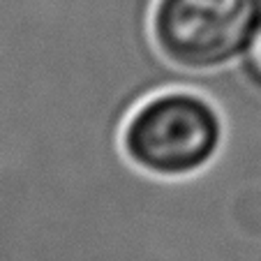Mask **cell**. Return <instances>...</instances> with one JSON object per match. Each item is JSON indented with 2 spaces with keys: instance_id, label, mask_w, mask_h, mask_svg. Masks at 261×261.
Here are the masks:
<instances>
[{
  "instance_id": "cell-1",
  "label": "cell",
  "mask_w": 261,
  "mask_h": 261,
  "mask_svg": "<svg viewBox=\"0 0 261 261\" xmlns=\"http://www.w3.org/2000/svg\"><path fill=\"white\" fill-rule=\"evenodd\" d=\"M227 139V120L208 95L167 88L143 99L120 134L125 158L155 178H190L208 169Z\"/></svg>"
},
{
  "instance_id": "cell-2",
  "label": "cell",
  "mask_w": 261,
  "mask_h": 261,
  "mask_svg": "<svg viewBox=\"0 0 261 261\" xmlns=\"http://www.w3.org/2000/svg\"><path fill=\"white\" fill-rule=\"evenodd\" d=\"M153 40L182 72H217L243 60L261 30V0H155Z\"/></svg>"
},
{
  "instance_id": "cell-3",
  "label": "cell",
  "mask_w": 261,
  "mask_h": 261,
  "mask_svg": "<svg viewBox=\"0 0 261 261\" xmlns=\"http://www.w3.org/2000/svg\"><path fill=\"white\" fill-rule=\"evenodd\" d=\"M236 67H238L243 79H245L256 93H261V30L256 33L254 42L250 44L247 54L243 56V60L236 65Z\"/></svg>"
}]
</instances>
